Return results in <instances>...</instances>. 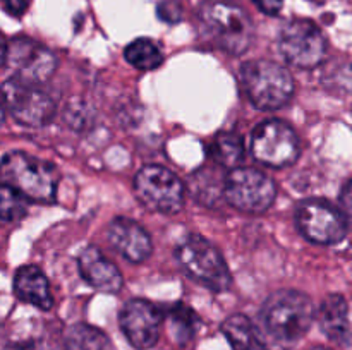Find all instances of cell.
Listing matches in <instances>:
<instances>
[{
	"label": "cell",
	"instance_id": "cell-7",
	"mask_svg": "<svg viewBox=\"0 0 352 350\" xmlns=\"http://www.w3.org/2000/svg\"><path fill=\"white\" fill-rule=\"evenodd\" d=\"M134 192L153 211L172 215L184 206V184L174 172L160 165H146L138 172Z\"/></svg>",
	"mask_w": 352,
	"mask_h": 350
},
{
	"label": "cell",
	"instance_id": "cell-21",
	"mask_svg": "<svg viewBox=\"0 0 352 350\" xmlns=\"http://www.w3.org/2000/svg\"><path fill=\"white\" fill-rule=\"evenodd\" d=\"M107 336L89 325H72L64 335V350H103Z\"/></svg>",
	"mask_w": 352,
	"mask_h": 350
},
{
	"label": "cell",
	"instance_id": "cell-12",
	"mask_svg": "<svg viewBox=\"0 0 352 350\" xmlns=\"http://www.w3.org/2000/svg\"><path fill=\"white\" fill-rule=\"evenodd\" d=\"M16 71L17 78L28 82H45L57 69V57L45 45L26 36L14 38L7 43V60Z\"/></svg>",
	"mask_w": 352,
	"mask_h": 350
},
{
	"label": "cell",
	"instance_id": "cell-4",
	"mask_svg": "<svg viewBox=\"0 0 352 350\" xmlns=\"http://www.w3.org/2000/svg\"><path fill=\"white\" fill-rule=\"evenodd\" d=\"M241 84L256 108L278 110L294 95V78L287 67L272 60H250L241 67Z\"/></svg>",
	"mask_w": 352,
	"mask_h": 350
},
{
	"label": "cell",
	"instance_id": "cell-17",
	"mask_svg": "<svg viewBox=\"0 0 352 350\" xmlns=\"http://www.w3.org/2000/svg\"><path fill=\"white\" fill-rule=\"evenodd\" d=\"M14 292L19 301L43 311H50L54 305L47 277L36 266L19 268L14 278Z\"/></svg>",
	"mask_w": 352,
	"mask_h": 350
},
{
	"label": "cell",
	"instance_id": "cell-2",
	"mask_svg": "<svg viewBox=\"0 0 352 350\" xmlns=\"http://www.w3.org/2000/svg\"><path fill=\"white\" fill-rule=\"evenodd\" d=\"M0 184L30 201L52 202L57 194L58 172L48 161L23 151H10L0 160Z\"/></svg>",
	"mask_w": 352,
	"mask_h": 350
},
{
	"label": "cell",
	"instance_id": "cell-9",
	"mask_svg": "<svg viewBox=\"0 0 352 350\" xmlns=\"http://www.w3.org/2000/svg\"><path fill=\"white\" fill-rule=\"evenodd\" d=\"M278 48L285 60L299 69H311L325 58L327 41L322 30L309 19H292L282 27Z\"/></svg>",
	"mask_w": 352,
	"mask_h": 350
},
{
	"label": "cell",
	"instance_id": "cell-10",
	"mask_svg": "<svg viewBox=\"0 0 352 350\" xmlns=\"http://www.w3.org/2000/svg\"><path fill=\"white\" fill-rule=\"evenodd\" d=\"M251 150L260 163L274 168L287 167L299 156L298 134L284 120H265L253 130Z\"/></svg>",
	"mask_w": 352,
	"mask_h": 350
},
{
	"label": "cell",
	"instance_id": "cell-22",
	"mask_svg": "<svg viewBox=\"0 0 352 350\" xmlns=\"http://www.w3.org/2000/svg\"><path fill=\"white\" fill-rule=\"evenodd\" d=\"M199 319L195 314V311H191L186 305L177 304L170 311V325L172 329L175 333V338L181 343H186L188 340L192 338L196 331V326H198Z\"/></svg>",
	"mask_w": 352,
	"mask_h": 350
},
{
	"label": "cell",
	"instance_id": "cell-18",
	"mask_svg": "<svg viewBox=\"0 0 352 350\" xmlns=\"http://www.w3.org/2000/svg\"><path fill=\"white\" fill-rule=\"evenodd\" d=\"M222 333L232 350H267L263 338L248 316L234 314L223 321Z\"/></svg>",
	"mask_w": 352,
	"mask_h": 350
},
{
	"label": "cell",
	"instance_id": "cell-23",
	"mask_svg": "<svg viewBox=\"0 0 352 350\" xmlns=\"http://www.w3.org/2000/svg\"><path fill=\"white\" fill-rule=\"evenodd\" d=\"M26 199L14 189L0 184V222H16L26 215Z\"/></svg>",
	"mask_w": 352,
	"mask_h": 350
},
{
	"label": "cell",
	"instance_id": "cell-11",
	"mask_svg": "<svg viewBox=\"0 0 352 350\" xmlns=\"http://www.w3.org/2000/svg\"><path fill=\"white\" fill-rule=\"evenodd\" d=\"M296 223L302 235L315 244H337L346 237L347 216L332 202L306 199L296 209Z\"/></svg>",
	"mask_w": 352,
	"mask_h": 350
},
{
	"label": "cell",
	"instance_id": "cell-1",
	"mask_svg": "<svg viewBox=\"0 0 352 350\" xmlns=\"http://www.w3.org/2000/svg\"><path fill=\"white\" fill-rule=\"evenodd\" d=\"M261 323L274 340L294 343L308 333L316 318L311 299L299 290H277L261 307Z\"/></svg>",
	"mask_w": 352,
	"mask_h": 350
},
{
	"label": "cell",
	"instance_id": "cell-6",
	"mask_svg": "<svg viewBox=\"0 0 352 350\" xmlns=\"http://www.w3.org/2000/svg\"><path fill=\"white\" fill-rule=\"evenodd\" d=\"M223 194L230 206L243 213L258 215L274 205L277 185L263 172L251 167H236L223 182Z\"/></svg>",
	"mask_w": 352,
	"mask_h": 350
},
{
	"label": "cell",
	"instance_id": "cell-14",
	"mask_svg": "<svg viewBox=\"0 0 352 350\" xmlns=\"http://www.w3.org/2000/svg\"><path fill=\"white\" fill-rule=\"evenodd\" d=\"M107 237L113 249L133 263L148 259L153 250V244L146 230L134 220L124 218V216H117L110 222Z\"/></svg>",
	"mask_w": 352,
	"mask_h": 350
},
{
	"label": "cell",
	"instance_id": "cell-13",
	"mask_svg": "<svg viewBox=\"0 0 352 350\" xmlns=\"http://www.w3.org/2000/svg\"><path fill=\"white\" fill-rule=\"evenodd\" d=\"M119 325L131 345L140 350L151 349L160 336L162 312L153 302L133 299L120 311Z\"/></svg>",
	"mask_w": 352,
	"mask_h": 350
},
{
	"label": "cell",
	"instance_id": "cell-8",
	"mask_svg": "<svg viewBox=\"0 0 352 350\" xmlns=\"http://www.w3.org/2000/svg\"><path fill=\"white\" fill-rule=\"evenodd\" d=\"M2 103L10 115L28 127H41L52 120L55 103L33 82L12 75L2 84Z\"/></svg>",
	"mask_w": 352,
	"mask_h": 350
},
{
	"label": "cell",
	"instance_id": "cell-26",
	"mask_svg": "<svg viewBox=\"0 0 352 350\" xmlns=\"http://www.w3.org/2000/svg\"><path fill=\"white\" fill-rule=\"evenodd\" d=\"M7 60V40L2 33H0V67L6 64Z\"/></svg>",
	"mask_w": 352,
	"mask_h": 350
},
{
	"label": "cell",
	"instance_id": "cell-5",
	"mask_svg": "<svg viewBox=\"0 0 352 350\" xmlns=\"http://www.w3.org/2000/svg\"><path fill=\"white\" fill-rule=\"evenodd\" d=\"M175 257L188 277L213 292H223L232 283V275L222 253L201 235H188L179 242Z\"/></svg>",
	"mask_w": 352,
	"mask_h": 350
},
{
	"label": "cell",
	"instance_id": "cell-27",
	"mask_svg": "<svg viewBox=\"0 0 352 350\" xmlns=\"http://www.w3.org/2000/svg\"><path fill=\"white\" fill-rule=\"evenodd\" d=\"M3 120H6V108H3V103L0 102V126L3 124Z\"/></svg>",
	"mask_w": 352,
	"mask_h": 350
},
{
	"label": "cell",
	"instance_id": "cell-25",
	"mask_svg": "<svg viewBox=\"0 0 352 350\" xmlns=\"http://www.w3.org/2000/svg\"><path fill=\"white\" fill-rule=\"evenodd\" d=\"M258 9L268 16H277L284 7V0H253Z\"/></svg>",
	"mask_w": 352,
	"mask_h": 350
},
{
	"label": "cell",
	"instance_id": "cell-28",
	"mask_svg": "<svg viewBox=\"0 0 352 350\" xmlns=\"http://www.w3.org/2000/svg\"><path fill=\"white\" fill-rule=\"evenodd\" d=\"M309 350H330V349H327V347H313V349H309Z\"/></svg>",
	"mask_w": 352,
	"mask_h": 350
},
{
	"label": "cell",
	"instance_id": "cell-3",
	"mask_svg": "<svg viewBox=\"0 0 352 350\" xmlns=\"http://www.w3.org/2000/svg\"><path fill=\"white\" fill-rule=\"evenodd\" d=\"M198 16L210 40L227 54L241 55L253 43V23L236 3L227 0H206L199 7Z\"/></svg>",
	"mask_w": 352,
	"mask_h": 350
},
{
	"label": "cell",
	"instance_id": "cell-24",
	"mask_svg": "<svg viewBox=\"0 0 352 350\" xmlns=\"http://www.w3.org/2000/svg\"><path fill=\"white\" fill-rule=\"evenodd\" d=\"M2 3H3V9H6L10 16L19 17L26 12L31 0H2Z\"/></svg>",
	"mask_w": 352,
	"mask_h": 350
},
{
	"label": "cell",
	"instance_id": "cell-20",
	"mask_svg": "<svg viewBox=\"0 0 352 350\" xmlns=\"http://www.w3.org/2000/svg\"><path fill=\"white\" fill-rule=\"evenodd\" d=\"M210 153L215 158L217 163L223 167L236 168L239 161L244 158L243 139L236 132H220L213 139Z\"/></svg>",
	"mask_w": 352,
	"mask_h": 350
},
{
	"label": "cell",
	"instance_id": "cell-15",
	"mask_svg": "<svg viewBox=\"0 0 352 350\" xmlns=\"http://www.w3.org/2000/svg\"><path fill=\"white\" fill-rule=\"evenodd\" d=\"M78 266L81 271V277L98 290L116 294L122 288L124 280L119 268L98 247L88 246L86 249H82V253L78 257Z\"/></svg>",
	"mask_w": 352,
	"mask_h": 350
},
{
	"label": "cell",
	"instance_id": "cell-16",
	"mask_svg": "<svg viewBox=\"0 0 352 350\" xmlns=\"http://www.w3.org/2000/svg\"><path fill=\"white\" fill-rule=\"evenodd\" d=\"M318 323L322 331L330 340L342 345H349L351 325H349V305L344 295L332 294L322 302L318 309Z\"/></svg>",
	"mask_w": 352,
	"mask_h": 350
},
{
	"label": "cell",
	"instance_id": "cell-19",
	"mask_svg": "<svg viewBox=\"0 0 352 350\" xmlns=\"http://www.w3.org/2000/svg\"><path fill=\"white\" fill-rule=\"evenodd\" d=\"M124 57L131 65L141 69V71H153V69L160 67V64L164 62L160 48L150 38H138L133 43L127 45L124 50Z\"/></svg>",
	"mask_w": 352,
	"mask_h": 350
}]
</instances>
